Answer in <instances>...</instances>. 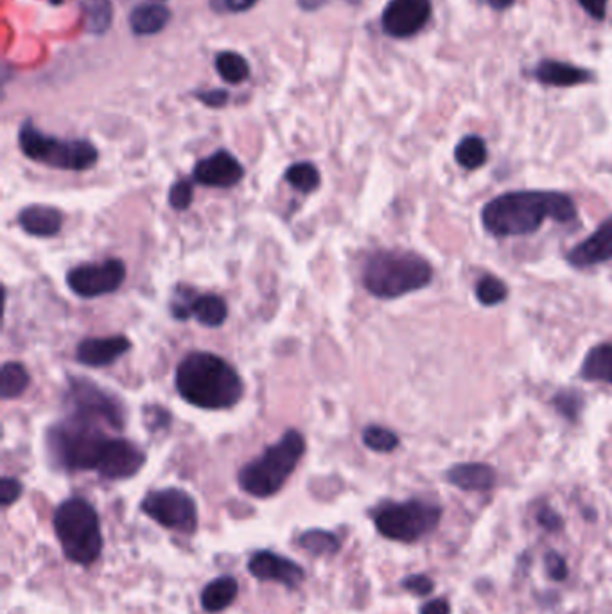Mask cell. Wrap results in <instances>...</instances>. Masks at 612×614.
Returning a JSON list of instances; mask_svg holds the SVG:
<instances>
[{
  "mask_svg": "<svg viewBox=\"0 0 612 614\" xmlns=\"http://www.w3.org/2000/svg\"><path fill=\"white\" fill-rule=\"evenodd\" d=\"M577 218V205L557 191H514L494 198L481 212L483 227L492 236H528L546 220L569 223Z\"/></svg>",
  "mask_w": 612,
  "mask_h": 614,
  "instance_id": "cell-1",
  "label": "cell"
},
{
  "mask_svg": "<svg viewBox=\"0 0 612 614\" xmlns=\"http://www.w3.org/2000/svg\"><path fill=\"white\" fill-rule=\"evenodd\" d=\"M176 388L187 403L203 410L232 408L245 392L237 370L210 352H191L180 361Z\"/></svg>",
  "mask_w": 612,
  "mask_h": 614,
  "instance_id": "cell-2",
  "label": "cell"
},
{
  "mask_svg": "<svg viewBox=\"0 0 612 614\" xmlns=\"http://www.w3.org/2000/svg\"><path fill=\"white\" fill-rule=\"evenodd\" d=\"M99 424L105 422L70 413L67 421L47 431V449L54 464L65 471H97L103 462L110 437Z\"/></svg>",
  "mask_w": 612,
  "mask_h": 614,
  "instance_id": "cell-3",
  "label": "cell"
},
{
  "mask_svg": "<svg viewBox=\"0 0 612 614\" xmlns=\"http://www.w3.org/2000/svg\"><path fill=\"white\" fill-rule=\"evenodd\" d=\"M431 279L433 268L428 261L406 250H379L363 268V284L377 299H397L422 290Z\"/></svg>",
  "mask_w": 612,
  "mask_h": 614,
  "instance_id": "cell-4",
  "label": "cell"
},
{
  "mask_svg": "<svg viewBox=\"0 0 612 614\" xmlns=\"http://www.w3.org/2000/svg\"><path fill=\"white\" fill-rule=\"evenodd\" d=\"M306 453V439L297 430H289L282 439L264 451L261 457L239 471V487L254 498H270L284 487Z\"/></svg>",
  "mask_w": 612,
  "mask_h": 614,
  "instance_id": "cell-5",
  "label": "cell"
},
{
  "mask_svg": "<svg viewBox=\"0 0 612 614\" xmlns=\"http://www.w3.org/2000/svg\"><path fill=\"white\" fill-rule=\"evenodd\" d=\"M54 530L69 561L90 566L103 552V534L96 509L81 498L63 501L54 514Z\"/></svg>",
  "mask_w": 612,
  "mask_h": 614,
  "instance_id": "cell-6",
  "label": "cell"
},
{
  "mask_svg": "<svg viewBox=\"0 0 612 614\" xmlns=\"http://www.w3.org/2000/svg\"><path fill=\"white\" fill-rule=\"evenodd\" d=\"M18 144L27 158L63 171H85L94 167L99 158L96 146L92 142L83 139L76 141L56 139L40 132L31 121L22 124L18 133Z\"/></svg>",
  "mask_w": 612,
  "mask_h": 614,
  "instance_id": "cell-7",
  "label": "cell"
},
{
  "mask_svg": "<svg viewBox=\"0 0 612 614\" xmlns=\"http://www.w3.org/2000/svg\"><path fill=\"white\" fill-rule=\"evenodd\" d=\"M442 509L428 501L411 500L386 503L374 514L381 536L399 543H415L438 527Z\"/></svg>",
  "mask_w": 612,
  "mask_h": 614,
  "instance_id": "cell-8",
  "label": "cell"
},
{
  "mask_svg": "<svg viewBox=\"0 0 612 614\" xmlns=\"http://www.w3.org/2000/svg\"><path fill=\"white\" fill-rule=\"evenodd\" d=\"M142 510L149 518L157 521L169 530H176L182 534H193L198 528V507L189 492L182 489H162V491L149 492L142 500Z\"/></svg>",
  "mask_w": 612,
  "mask_h": 614,
  "instance_id": "cell-9",
  "label": "cell"
},
{
  "mask_svg": "<svg viewBox=\"0 0 612 614\" xmlns=\"http://www.w3.org/2000/svg\"><path fill=\"white\" fill-rule=\"evenodd\" d=\"M126 279V264L121 259H108L101 264H83L67 275V284L81 299H96L114 293Z\"/></svg>",
  "mask_w": 612,
  "mask_h": 614,
  "instance_id": "cell-10",
  "label": "cell"
},
{
  "mask_svg": "<svg viewBox=\"0 0 612 614\" xmlns=\"http://www.w3.org/2000/svg\"><path fill=\"white\" fill-rule=\"evenodd\" d=\"M67 399H69L72 413L105 422L114 430H123V408L117 404L115 399L87 379H72Z\"/></svg>",
  "mask_w": 612,
  "mask_h": 614,
  "instance_id": "cell-11",
  "label": "cell"
},
{
  "mask_svg": "<svg viewBox=\"0 0 612 614\" xmlns=\"http://www.w3.org/2000/svg\"><path fill=\"white\" fill-rule=\"evenodd\" d=\"M431 0H392L381 17L386 35L410 38L428 24Z\"/></svg>",
  "mask_w": 612,
  "mask_h": 614,
  "instance_id": "cell-12",
  "label": "cell"
},
{
  "mask_svg": "<svg viewBox=\"0 0 612 614\" xmlns=\"http://www.w3.org/2000/svg\"><path fill=\"white\" fill-rule=\"evenodd\" d=\"M194 182L205 187L230 189L245 178V167L232 153L225 150L216 151L210 157L200 160L193 171Z\"/></svg>",
  "mask_w": 612,
  "mask_h": 614,
  "instance_id": "cell-13",
  "label": "cell"
},
{
  "mask_svg": "<svg viewBox=\"0 0 612 614\" xmlns=\"http://www.w3.org/2000/svg\"><path fill=\"white\" fill-rule=\"evenodd\" d=\"M144 462H146V455L133 442L112 439L106 448L105 457L97 473L106 480H126L139 473Z\"/></svg>",
  "mask_w": 612,
  "mask_h": 614,
  "instance_id": "cell-14",
  "label": "cell"
},
{
  "mask_svg": "<svg viewBox=\"0 0 612 614\" xmlns=\"http://www.w3.org/2000/svg\"><path fill=\"white\" fill-rule=\"evenodd\" d=\"M248 570L255 579L273 580L291 589L297 588L306 579V571L300 564L270 550L254 553L248 562Z\"/></svg>",
  "mask_w": 612,
  "mask_h": 614,
  "instance_id": "cell-15",
  "label": "cell"
},
{
  "mask_svg": "<svg viewBox=\"0 0 612 614\" xmlns=\"http://www.w3.org/2000/svg\"><path fill=\"white\" fill-rule=\"evenodd\" d=\"M171 313L178 320H187L194 316L205 327H219L227 320L228 306L218 295L189 297L178 293V299L171 306Z\"/></svg>",
  "mask_w": 612,
  "mask_h": 614,
  "instance_id": "cell-16",
  "label": "cell"
},
{
  "mask_svg": "<svg viewBox=\"0 0 612 614\" xmlns=\"http://www.w3.org/2000/svg\"><path fill=\"white\" fill-rule=\"evenodd\" d=\"M612 259V216L587 237L578 243L568 254L569 263L575 268H589L595 264L607 263Z\"/></svg>",
  "mask_w": 612,
  "mask_h": 614,
  "instance_id": "cell-17",
  "label": "cell"
},
{
  "mask_svg": "<svg viewBox=\"0 0 612 614\" xmlns=\"http://www.w3.org/2000/svg\"><path fill=\"white\" fill-rule=\"evenodd\" d=\"M132 349V342L124 336H110V338H87L79 343L76 358L79 363L99 369L108 367L119 360L126 352Z\"/></svg>",
  "mask_w": 612,
  "mask_h": 614,
  "instance_id": "cell-18",
  "label": "cell"
},
{
  "mask_svg": "<svg viewBox=\"0 0 612 614\" xmlns=\"http://www.w3.org/2000/svg\"><path fill=\"white\" fill-rule=\"evenodd\" d=\"M18 225L35 237H53L62 230V212L47 205H31L18 214Z\"/></svg>",
  "mask_w": 612,
  "mask_h": 614,
  "instance_id": "cell-19",
  "label": "cell"
},
{
  "mask_svg": "<svg viewBox=\"0 0 612 614\" xmlns=\"http://www.w3.org/2000/svg\"><path fill=\"white\" fill-rule=\"evenodd\" d=\"M447 482L462 491H490L496 485V471L487 464H460L447 471Z\"/></svg>",
  "mask_w": 612,
  "mask_h": 614,
  "instance_id": "cell-20",
  "label": "cell"
},
{
  "mask_svg": "<svg viewBox=\"0 0 612 614\" xmlns=\"http://www.w3.org/2000/svg\"><path fill=\"white\" fill-rule=\"evenodd\" d=\"M535 76L541 83L550 85V87H575V85L593 81L595 78L587 69H580L569 63L553 62V60L541 63L535 71Z\"/></svg>",
  "mask_w": 612,
  "mask_h": 614,
  "instance_id": "cell-21",
  "label": "cell"
},
{
  "mask_svg": "<svg viewBox=\"0 0 612 614\" xmlns=\"http://www.w3.org/2000/svg\"><path fill=\"white\" fill-rule=\"evenodd\" d=\"M171 20V11L158 2L140 4L130 13V27L135 35H157Z\"/></svg>",
  "mask_w": 612,
  "mask_h": 614,
  "instance_id": "cell-22",
  "label": "cell"
},
{
  "mask_svg": "<svg viewBox=\"0 0 612 614\" xmlns=\"http://www.w3.org/2000/svg\"><path fill=\"white\" fill-rule=\"evenodd\" d=\"M239 593V584L234 577H219L209 582L202 591V606L207 613H221L234 604Z\"/></svg>",
  "mask_w": 612,
  "mask_h": 614,
  "instance_id": "cell-23",
  "label": "cell"
},
{
  "mask_svg": "<svg viewBox=\"0 0 612 614\" xmlns=\"http://www.w3.org/2000/svg\"><path fill=\"white\" fill-rule=\"evenodd\" d=\"M582 376L586 381H598L612 385V345L602 343L587 352L582 365Z\"/></svg>",
  "mask_w": 612,
  "mask_h": 614,
  "instance_id": "cell-24",
  "label": "cell"
},
{
  "mask_svg": "<svg viewBox=\"0 0 612 614\" xmlns=\"http://www.w3.org/2000/svg\"><path fill=\"white\" fill-rule=\"evenodd\" d=\"M85 29L92 35H105L112 26L114 9L110 0H83L81 2Z\"/></svg>",
  "mask_w": 612,
  "mask_h": 614,
  "instance_id": "cell-25",
  "label": "cell"
},
{
  "mask_svg": "<svg viewBox=\"0 0 612 614\" xmlns=\"http://www.w3.org/2000/svg\"><path fill=\"white\" fill-rule=\"evenodd\" d=\"M29 374L26 367L18 361H6L2 365V383H0V394L2 399H15L18 395L26 392L29 386Z\"/></svg>",
  "mask_w": 612,
  "mask_h": 614,
  "instance_id": "cell-26",
  "label": "cell"
},
{
  "mask_svg": "<svg viewBox=\"0 0 612 614\" xmlns=\"http://www.w3.org/2000/svg\"><path fill=\"white\" fill-rule=\"evenodd\" d=\"M216 71L223 81L230 85H239L250 76V65L245 56L234 51H225L216 56Z\"/></svg>",
  "mask_w": 612,
  "mask_h": 614,
  "instance_id": "cell-27",
  "label": "cell"
},
{
  "mask_svg": "<svg viewBox=\"0 0 612 614\" xmlns=\"http://www.w3.org/2000/svg\"><path fill=\"white\" fill-rule=\"evenodd\" d=\"M487 157H489V153H487V144H485V141H483L481 137H476V135L465 137V139H462L460 144L456 146V162H458L460 166L465 167V169H469V171L483 166V164L487 162Z\"/></svg>",
  "mask_w": 612,
  "mask_h": 614,
  "instance_id": "cell-28",
  "label": "cell"
},
{
  "mask_svg": "<svg viewBox=\"0 0 612 614\" xmlns=\"http://www.w3.org/2000/svg\"><path fill=\"white\" fill-rule=\"evenodd\" d=\"M300 546L315 557L334 555L340 550V539L327 530H307L300 536Z\"/></svg>",
  "mask_w": 612,
  "mask_h": 614,
  "instance_id": "cell-29",
  "label": "cell"
},
{
  "mask_svg": "<svg viewBox=\"0 0 612 614\" xmlns=\"http://www.w3.org/2000/svg\"><path fill=\"white\" fill-rule=\"evenodd\" d=\"M286 182L300 193H313L320 187V171L311 162H297L286 171Z\"/></svg>",
  "mask_w": 612,
  "mask_h": 614,
  "instance_id": "cell-30",
  "label": "cell"
},
{
  "mask_svg": "<svg viewBox=\"0 0 612 614\" xmlns=\"http://www.w3.org/2000/svg\"><path fill=\"white\" fill-rule=\"evenodd\" d=\"M474 291H476V299L480 300L483 306H498L508 297L507 284L492 275L481 277L480 281L476 282Z\"/></svg>",
  "mask_w": 612,
  "mask_h": 614,
  "instance_id": "cell-31",
  "label": "cell"
},
{
  "mask_svg": "<svg viewBox=\"0 0 612 614\" xmlns=\"http://www.w3.org/2000/svg\"><path fill=\"white\" fill-rule=\"evenodd\" d=\"M363 442L376 453H392L399 446V437L394 431L381 426H368L367 430L363 431Z\"/></svg>",
  "mask_w": 612,
  "mask_h": 614,
  "instance_id": "cell-32",
  "label": "cell"
},
{
  "mask_svg": "<svg viewBox=\"0 0 612 614\" xmlns=\"http://www.w3.org/2000/svg\"><path fill=\"white\" fill-rule=\"evenodd\" d=\"M553 406L555 410L568 421H577L580 410L584 406L582 395L578 394V390H560L559 394L553 397Z\"/></svg>",
  "mask_w": 612,
  "mask_h": 614,
  "instance_id": "cell-33",
  "label": "cell"
},
{
  "mask_svg": "<svg viewBox=\"0 0 612 614\" xmlns=\"http://www.w3.org/2000/svg\"><path fill=\"white\" fill-rule=\"evenodd\" d=\"M194 193L193 184L189 180H180L176 182L171 191H169V205L175 211H187L193 203Z\"/></svg>",
  "mask_w": 612,
  "mask_h": 614,
  "instance_id": "cell-34",
  "label": "cell"
},
{
  "mask_svg": "<svg viewBox=\"0 0 612 614\" xmlns=\"http://www.w3.org/2000/svg\"><path fill=\"white\" fill-rule=\"evenodd\" d=\"M403 588L413 593V595H417V597H426V595L433 591L435 584H433V580L429 579L428 575L419 573V575L406 577L403 580Z\"/></svg>",
  "mask_w": 612,
  "mask_h": 614,
  "instance_id": "cell-35",
  "label": "cell"
},
{
  "mask_svg": "<svg viewBox=\"0 0 612 614\" xmlns=\"http://www.w3.org/2000/svg\"><path fill=\"white\" fill-rule=\"evenodd\" d=\"M259 0H210V8L216 13H245Z\"/></svg>",
  "mask_w": 612,
  "mask_h": 614,
  "instance_id": "cell-36",
  "label": "cell"
},
{
  "mask_svg": "<svg viewBox=\"0 0 612 614\" xmlns=\"http://www.w3.org/2000/svg\"><path fill=\"white\" fill-rule=\"evenodd\" d=\"M22 496V483L18 482L17 478H2L0 482V503L4 507L13 505L15 501Z\"/></svg>",
  "mask_w": 612,
  "mask_h": 614,
  "instance_id": "cell-37",
  "label": "cell"
},
{
  "mask_svg": "<svg viewBox=\"0 0 612 614\" xmlns=\"http://www.w3.org/2000/svg\"><path fill=\"white\" fill-rule=\"evenodd\" d=\"M546 570L553 580H564L568 577V564L557 552H550L546 555Z\"/></svg>",
  "mask_w": 612,
  "mask_h": 614,
  "instance_id": "cell-38",
  "label": "cell"
},
{
  "mask_svg": "<svg viewBox=\"0 0 612 614\" xmlns=\"http://www.w3.org/2000/svg\"><path fill=\"white\" fill-rule=\"evenodd\" d=\"M196 97L210 106V108H221L228 103V92L223 88H212V90H205V92H198Z\"/></svg>",
  "mask_w": 612,
  "mask_h": 614,
  "instance_id": "cell-39",
  "label": "cell"
},
{
  "mask_svg": "<svg viewBox=\"0 0 612 614\" xmlns=\"http://www.w3.org/2000/svg\"><path fill=\"white\" fill-rule=\"evenodd\" d=\"M537 521H539V525H541V527L546 528V530H550V532L560 530L562 525H564L559 514H557V512H553L551 509H548V507H544V509L537 514Z\"/></svg>",
  "mask_w": 612,
  "mask_h": 614,
  "instance_id": "cell-40",
  "label": "cell"
},
{
  "mask_svg": "<svg viewBox=\"0 0 612 614\" xmlns=\"http://www.w3.org/2000/svg\"><path fill=\"white\" fill-rule=\"evenodd\" d=\"M580 6L596 20H602L607 13V0H578Z\"/></svg>",
  "mask_w": 612,
  "mask_h": 614,
  "instance_id": "cell-41",
  "label": "cell"
},
{
  "mask_svg": "<svg viewBox=\"0 0 612 614\" xmlns=\"http://www.w3.org/2000/svg\"><path fill=\"white\" fill-rule=\"evenodd\" d=\"M420 614H451V607L444 598H438L420 607Z\"/></svg>",
  "mask_w": 612,
  "mask_h": 614,
  "instance_id": "cell-42",
  "label": "cell"
},
{
  "mask_svg": "<svg viewBox=\"0 0 612 614\" xmlns=\"http://www.w3.org/2000/svg\"><path fill=\"white\" fill-rule=\"evenodd\" d=\"M514 2L516 0H489L490 8L498 9V11L510 8Z\"/></svg>",
  "mask_w": 612,
  "mask_h": 614,
  "instance_id": "cell-43",
  "label": "cell"
},
{
  "mask_svg": "<svg viewBox=\"0 0 612 614\" xmlns=\"http://www.w3.org/2000/svg\"><path fill=\"white\" fill-rule=\"evenodd\" d=\"M63 2H67V0H51V4H54V6H60Z\"/></svg>",
  "mask_w": 612,
  "mask_h": 614,
  "instance_id": "cell-44",
  "label": "cell"
}]
</instances>
